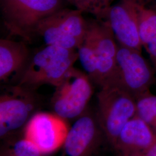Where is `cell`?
Here are the masks:
<instances>
[{"instance_id":"6da1fadb","label":"cell","mask_w":156,"mask_h":156,"mask_svg":"<svg viewBox=\"0 0 156 156\" xmlns=\"http://www.w3.org/2000/svg\"><path fill=\"white\" fill-rule=\"evenodd\" d=\"M78 59L76 50L46 45L30 58L17 84L34 90L44 84L56 87Z\"/></svg>"},{"instance_id":"7a4b0ae2","label":"cell","mask_w":156,"mask_h":156,"mask_svg":"<svg viewBox=\"0 0 156 156\" xmlns=\"http://www.w3.org/2000/svg\"><path fill=\"white\" fill-rule=\"evenodd\" d=\"M66 0H0L1 13L12 36L30 42L35 36L38 24L58 11Z\"/></svg>"},{"instance_id":"3957f363","label":"cell","mask_w":156,"mask_h":156,"mask_svg":"<svg viewBox=\"0 0 156 156\" xmlns=\"http://www.w3.org/2000/svg\"><path fill=\"white\" fill-rule=\"evenodd\" d=\"M96 115L105 139L113 147L124 126L136 115V100L116 84L101 87Z\"/></svg>"},{"instance_id":"277c9868","label":"cell","mask_w":156,"mask_h":156,"mask_svg":"<svg viewBox=\"0 0 156 156\" xmlns=\"http://www.w3.org/2000/svg\"><path fill=\"white\" fill-rule=\"evenodd\" d=\"M41 99L35 90L17 84L3 88L0 95V138L18 135L37 112Z\"/></svg>"},{"instance_id":"5b68a950","label":"cell","mask_w":156,"mask_h":156,"mask_svg":"<svg viewBox=\"0 0 156 156\" xmlns=\"http://www.w3.org/2000/svg\"><path fill=\"white\" fill-rule=\"evenodd\" d=\"M83 13L76 9L64 8L42 20L37 26L35 36L41 37L46 45L78 50L87 28Z\"/></svg>"},{"instance_id":"8992f818","label":"cell","mask_w":156,"mask_h":156,"mask_svg":"<svg viewBox=\"0 0 156 156\" xmlns=\"http://www.w3.org/2000/svg\"><path fill=\"white\" fill-rule=\"evenodd\" d=\"M93 93L88 75L73 67L51 98L53 112L66 120L76 119L87 109Z\"/></svg>"},{"instance_id":"52a82bcc","label":"cell","mask_w":156,"mask_h":156,"mask_svg":"<svg viewBox=\"0 0 156 156\" xmlns=\"http://www.w3.org/2000/svg\"><path fill=\"white\" fill-rule=\"evenodd\" d=\"M153 73L149 64L138 50L118 44L117 76L115 83L136 100L150 92Z\"/></svg>"},{"instance_id":"ba28073f","label":"cell","mask_w":156,"mask_h":156,"mask_svg":"<svg viewBox=\"0 0 156 156\" xmlns=\"http://www.w3.org/2000/svg\"><path fill=\"white\" fill-rule=\"evenodd\" d=\"M67 121L53 112H37L26 124L23 135L44 155L50 154L64 144L69 128Z\"/></svg>"},{"instance_id":"9c48e42d","label":"cell","mask_w":156,"mask_h":156,"mask_svg":"<svg viewBox=\"0 0 156 156\" xmlns=\"http://www.w3.org/2000/svg\"><path fill=\"white\" fill-rule=\"evenodd\" d=\"M94 48L98 60V82L102 87L114 84L117 76L118 44L111 28L97 19L87 21L86 34Z\"/></svg>"},{"instance_id":"30bf717a","label":"cell","mask_w":156,"mask_h":156,"mask_svg":"<svg viewBox=\"0 0 156 156\" xmlns=\"http://www.w3.org/2000/svg\"><path fill=\"white\" fill-rule=\"evenodd\" d=\"M104 138L97 116L87 109L69 128L60 156H93Z\"/></svg>"},{"instance_id":"8fae6325","label":"cell","mask_w":156,"mask_h":156,"mask_svg":"<svg viewBox=\"0 0 156 156\" xmlns=\"http://www.w3.org/2000/svg\"><path fill=\"white\" fill-rule=\"evenodd\" d=\"M95 19L111 28L119 45L142 52L138 18L132 0H120Z\"/></svg>"},{"instance_id":"7c38bea8","label":"cell","mask_w":156,"mask_h":156,"mask_svg":"<svg viewBox=\"0 0 156 156\" xmlns=\"http://www.w3.org/2000/svg\"><path fill=\"white\" fill-rule=\"evenodd\" d=\"M156 143V133L135 115L124 126L113 148L119 155L128 156L142 153Z\"/></svg>"},{"instance_id":"4fadbf2b","label":"cell","mask_w":156,"mask_h":156,"mask_svg":"<svg viewBox=\"0 0 156 156\" xmlns=\"http://www.w3.org/2000/svg\"><path fill=\"white\" fill-rule=\"evenodd\" d=\"M30 58L29 49L24 41H15L9 39H1V81L7 82L12 76L17 75L20 76Z\"/></svg>"},{"instance_id":"5bb4252c","label":"cell","mask_w":156,"mask_h":156,"mask_svg":"<svg viewBox=\"0 0 156 156\" xmlns=\"http://www.w3.org/2000/svg\"><path fill=\"white\" fill-rule=\"evenodd\" d=\"M136 11L140 39L156 72V9L145 0H132Z\"/></svg>"},{"instance_id":"9a60e30c","label":"cell","mask_w":156,"mask_h":156,"mask_svg":"<svg viewBox=\"0 0 156 156\" xmlns=\"http://www.w3.org/2000/svg\"><path fill=\"white\" fill-rule=\"evenodd\" d=\"M2 141L0 156H45L23 134L22 136L17 135Z\"/></svg>"},{"instance_id":"2e32d148","label":"cell","mask_w":156,"mask_h":156,"mask_svg":"<svg viewBox=\"0 0 156 156\" xmlns=\"http://www.w3.org/2000/svg\"><path fill=\"white\" fill-rule=\"evenodd\" d=\"M78 59L91 82L98 84V60L94 48L85 35L83 43L78 48Z\"/></svg>"},{"instance_id":"e0dca14e","label":"cell","mask_w":156,"mask_h":156,"mask_svg":"<svg viewBox=\"0 0 156 156\" xmlns=\"http://www.w3.org/2000/svg\"><path fill=\"white\" fill-rule=\"evenodd\" d=\"M136 116L147 123L156 134V95L149 92L136 98Z\"/></svg>"},{"instance_id":"ac0fdd59","label":"cell","mask_w":156,"mask_h":156,"mask_svg":"<svg viewBox=\"0 0 156 156\" xmlns=\"http://www.w3.org/2000/svg\"><path fill=\"white\" fill-rule=\"evenodd\" d=\"M83 13L91 14L95 17L100 16L113 4L115 0H66Z\"/></svg>"},{"instance_id":"d6986e66","label":"cell","mask_w":156,"mask_h":156,"mask_svg":"<svg viewBox=\"0 0 156 156\" xmlns=\"http://www.w3.org/2000/svg\"><path fill=\"white\" fill-rule=\"evenodd\" d=\"M156 156V143L155 144L153 145L149 149L147 150L144 151L142 153L133 154V155H128V156Z\"/></svg>"},{"instance_id":"ffe728a7","label":"cell","mask_w":156,"mask_h":156,"mask_svg":"<svg viewBox=\"0 0 156 156\" xmlns=\"http://www.w3.org/2000/svg\"></svg>"}]
</instances>
